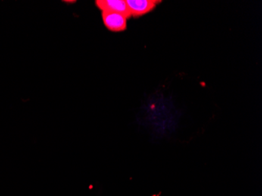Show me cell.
<instances>
[{"mask_svg": "<svg viewBox=\"0 0 262 196\" xmlns=\"http://www.w3.org/2000/svg\"><path fill=\"white\" fill-rule=\"evenodd\" d=\"M95 6L101 12H114L123 14L127 18L130 17L129 9L125 0H96Z\"/></svg>", "mask_w": 262, "mask_h": 196, "instance_id": "3957f363", "label": "cell"}, {"mask_svg": "<svg viewBox=\"0 0 262 196\" xmlns=\"http://www.w3.org/2000/svg\"><path fill=\"white\" fill-rule=\"evenodd\" d=\"M101 18L106 29L113 32H121L127 29V17L114 12H101Z\"/></svg>", "mask_w": 262, "mask_h": 196, "instance_id": "6da1fadb", "label": "cell"}, {"mask_svg": "<svg viewBox=\"0 0 262 196\" xmlns=\"http://www.w3.org/2000/svg\"><path fill=\"white\" fill-rule=\"evenodd\" d=\"M130 17H139L152 11L162 1L157 0H126Z\"/></svg>", "mask_w": 262, "mask_h": 196, "instance_id": "7a4b0ae2", "label": "cell"}]
</instances>
